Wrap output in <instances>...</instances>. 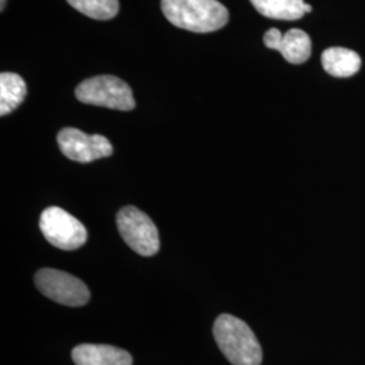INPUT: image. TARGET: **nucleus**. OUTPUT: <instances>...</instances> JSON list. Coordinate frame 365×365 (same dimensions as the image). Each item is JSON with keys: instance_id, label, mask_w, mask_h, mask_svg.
Wrapping results in <instances>:
<instances>
[{"instance_id": "obj_8", "label": "nucleus", "mask_w": 365, "mask_h": 365, "mask_svg": "<svg viewBox=\"0 0 365 365\" xmlns=\"http://www.w3.org/2000/svg\"><path fill=\"white\" fill-rule=\"evenodd\" d=\"M76 365H131L133 357L125 349L111 345L81 344L72 351Z\"/></svg>"}, {"instance_id": "obj_4", "label": "nucleus", "mask_w": 365, "mask_h": 365, "mask_svg": "<svg viewBox=\"0 0 365 365\" xmlns=\"http://www.w3.org/2000/svg\"><path fill=\"white\" fill-rule=\"evenodd\" d=\"M39 229L53 247L61 250H76L87 241L84 225L60 207H48L39 218Z\"/></svg>"}, {"instance_id": "obj_14", "label": "nucleus", "mask_w": 365, "mask_h": 365, "mask_svg": "<svg viewBox=\"0 0 365 365\" xmlns=\"http://www.w3.org/2000/svg\"><path fill=\"white\" fill-rule=\"evenodd\" d=\"M282 38H283L282 31H280L279 29L272 27V29H269V30L264 34V45H265L268 49H274V51H276Z\"/></svg>"}, {"instance_id": "obj_13", "label": "nucleus", "mask_w": 365, "mask_h": 365, "mask_svg": "<svg viewBox=\"0 0 365 365\" xmlns=\"http://www.w3.org/2000/svg\"><path fill=\"white\" fill-rule=\"evenodd\" d=\"M78 13L92 19L108 21L113 19L119 10L118 0H66Z\"/></svg>"}, {"instance_id": "obj_1", "label": "nucleus", "mask_w": 365, "mask_h": 365, "mask_svg": "<svg viewBox=\"0 0 365 365\" xmlns=\"http://www.w3.org/2000/svg\"><path fill=\"white\" fill-rule=\"evenodd\" d=\"M161 10L172 25L192 33L217 31L229 21V11L217 0H161Z\"/></svg>"}, {"instance_id": "obj_9", "label": "nucleus", "mask_w": 365, "mask_h": 365, "mask_svg": "<svg viewBox=\"0 0 365 365\" xmlns=\"http://www.w3.org/2000/svg\"><path fill=\"white\" fill-rule=\"evenodd\" d=\"M322 66L334 78H349L361 68V58L346 48H329L322 53Z\"/></svg>"}, {"instance_id": "obj_11", "label": "nucleus", "mask_w": 365, "mask_h": 365, "mask_svg": "<svg viewBox=\"0 0 365 365\" xmlns=\"http://www.w3.org/2000/svg\"><path fill=\"white\" fill-rule=\"evenodd\" d=\"M277 52L291 64H303L312 56V39L300 29H291L280 41Z\"/></svg>"}, {"instance_id": "obj_5", "label": "nucleus", "mask_w": 365, "mask_h": 365, "mask_svg": "<svg viewBox=\"0 0 365 365\" xmlns=\"http://www.w3.org/2000/svg\"><path fill=\"white\" fill-rule=\"evenodd\" d=\"M118 230L125 242L141 256H153L160 249L158 230L153 221L134 206H126L117 214Z\"/></svg>"}, {"instance_id": "obj_12", "label": "nucleus", "mask_w": 365, "mask_h": 365, "mask_svg": "<svg viewBox=\"0 0 365 365\" xmlns=\"http://www.w3.org/2000/svg\"><path fill=\"white\" fill-rule=\"evenodd\" d=\"M264 16L277 21H297L304 15L303 0H250Z\"/></svg>"}, {"instance_id": "obj_10", "label": "nucleus", "mask_w": 365, "mask_h": 365, "mask_svg": "<svg viewBox=\"0 0 365 365\" xmlns=\"http://www.w3.org/2000/svg\"><path fill=\"white\" fill-rule=\"evenodd\" d=\"M27 87L25 80L16 73L3 72L0 75V114L13 113L25 101Z\"/></svg>"}, {"instance_id": "obj_7", "label": "nucleus", "mask_w": 365, "mask_h": 365, "mask_svg": "<svg viewBox=\"0 0 365 365\" xmlns=\"http://www.w3.org/2000/svg\"><path fill=\"white\" fill-rule=\"evenodd\" d=\"M57 143L64 156L83 164L111 156L114 152L113 145L103 135H88L75 128H66L60 131Z\"/></svg>"}, {"instance_id": "obj_2", "label": "nucleus", "mask_w": 365, "mask_h": 365, "mask_svg": "<svg viewBox=\"0 0 365 365\" xmlns=\"http://www.w3.org/2000/svg\"><path fill=\"white\" fill-rule=\"evenodd\" d=\"M214 339L233 365H260L262 351L252 329L240 318L222 314L214 324Z\"/></svg>"}, {"instance_id": "obj_16", "label": "nucleus", "mask_w": 365, "mask_h": 365, "mask_svg": "<svg viewBox=\"0 0 365 365\" xmlns=\"http://www.w3.org/2000/svg\"><path fill=\"white\" fill-rule=\"evenodd\" d=\"M4 4H6V0H1V7H0L1 11H3V9H4Z\"/></svg>"}, {"instance_id": "obj_6", "label": "nucleus", "mask_w": 365, "mask_h": 365, "mask_svg": "<svg viewBox=\"0 0 365 365\" xmlns=\"http://www.w3.org/2000/svg\"><path fill=\"white\" fill-rule=\"evenodd\" d=\"M36 286L46 298L69 307L84 306L91 297L90 289L80 279L52 268L39 269Z\"/></svg>"}, {"instance_id": "obj_3", "label": "nucleus", "mask_w": 365, "mask_h": 365, "mask_svg": "<svg viewBox=\"0 0 365 365\" xmlns=\"http://www.w3.org/2000/svg\"><path fill=\"white\" fill-rule=\"evenodd\" d=\"M81 103L107 107L111 110L130 111L135 101L130 87L119 78L102 75L81 81L75 91Z\"/></svg>"}, {"instance_id": "obj_15", "label": "nucleus", "mask_w": 365, "mask_h": 365, "mask_svg": "<svg viewBox=\"0 0 365 365\" xmlns=\"http://www.w3.org/2000/svg\"><path fill=\"white\" fill-rule=\"evenodd\" d=\"M304 13H312V6L310 4L304 6Z\"/></svg>"}]
</instances>
